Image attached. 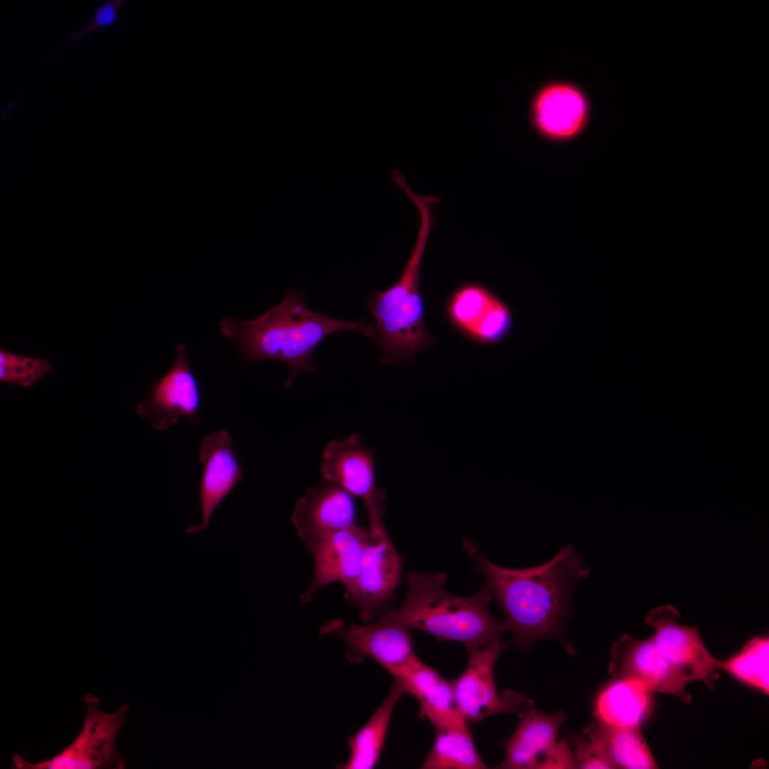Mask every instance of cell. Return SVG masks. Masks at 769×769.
<instances>
[{"label": "cell", "instance_id": "ba28073f", "mask_svg": "<svg viewBox=\"0 0 769 769\" xmlns=\"http://www.w3.org/2000/svg\"><path fill=\"white\" fill-rule=\"evenodd\" d=\"M375 464L373 451L362 444L359 434L353 433L325 446L320 468L323 480L363 501L372 533L385 528L382 518L386 511V494L375 484Z\"/></svg>", "mask_w": 769, "mask_h": 769}, {"label": "cell", "instance_id": "cb8c5ba5", "mask_svg": "<svg viewBox=\"0 0 769 769\" xmlns=\"http://www.w3.org/2000/svg\"><path fill=\"white\" fill-rule=\"evenodd\" d=\"M736 679L769 693V639L758 636L750 639L740 652L721 662Z\"/></svg>", "mask_w": 769, "mask_h": 769}, {"label": "cell", "instance_id": "7a4b0ae2", "mask_svg": "<svg viewBox=\"0 0 769 769\" xmlns=\"http://www.w3.org/2000/svg\"><path fill=\"white\" fill-rule=\"evenodd\" d=\"M222 334L235 341L246 363L278 360L288 367L285 388L303 371H315L314 352L330 334L355 330L372 338L373 327L363 320L345 321L310 310L303 296L293 288L276 306L251 320L225 317L219 323Z\"/></svg>", "mask_w": 769, "mask_h": 769}, {"label": "cell", "instance_id": "d4e9b609", "mask_svg": "<svg viewBox=\"0 0 769 769\" xmlns=\"http://www.w3.org/2000/svg\"><path fill=\"white\" fill-rule=\"evenodd\" d=\"M53 369L43 358L22 356L0 350V380L9 384L31 387Z\"/></svg>", "mask_w": 769, "mask_h": 769}, {"label": "cell", "instance_id": "ac0fdd59", "mask_svg": "<svg viewBox=\"0 0 769 769\" xmlns=\"http://www.w3.org/2000/svg\"><path fill=\"white\" fill-rule=\"evenodd\" d=\"M404 693L419 704V715L435 730L467 726L454 697L452 682L422 662L417 656L387 671Z\"/></svg>", "mask_w": 769, "mask_h": 769}, {"label": "cell", "instance_id": "484cf974", "mask_svg": "<svg viewBox=\"0 0 769 769\" xmlns=\"http://www.w3.org/2000/svg\"><path fill=\"white\" fill-rule=\"evenodd\" d=\"M575 768H613L601 746L585 728L570 738Z\"/></svg>", "mask_w": 769, "mask_h": 769}, {"label": "cell", "instance_id": "9a60e30c", "mask_svg": "<svg viewBox=\"0 0 769 769\" xmlns=\"http://www.w3.org/2000/svg\"><path fill=\"white\" fill-rule=\"evenodd\" d=\"M409 628L383 614L376 623L345 627L340 619L328 622L322 629L333 633L348 647V659L358 662L365 656L376 661L386 671L400 666L416 655Z\"/></svg>", "mask_w": 769, "mask_h": 769}, {"label": "cell", "instance_id": "e0dca14e", "mask_svg": "<svg viewBox=\"0 0 769 769\" xmlns=\"http://www.w3.org/2000/svg\"><path fill=\"white\" fill-rule=\"evenodd\" d=\"M232 444L231 434L224 429L203 438L198 451L203 464L199 487L202 523L188 528L187 533L206 530L214 511L244 477Z\"/></svg>", "mask_w": 769, "mask_h": 769}, {"label": "cell", "instance_id": "8992f818", "mask_svg": "<svg viewBox=\"0 0 769 769\" xmlns=\"http://www.w3.org/2000/svg\"><path fill=\"white\" fill-rule=\"evenodd\" d=\"M506 646L502 643L466 648V666L452 686L457 708L466 721L476 723L498 713L518 714L534 706L521 693L507 690L499 694L496 689L494 666Z\"/></svg>", "mask_w": 769, "mask_h": 769}, {"label": "cell", "instance_id": "6da1fadb", "mask_svg": "<svg viewBox=\"0 0 769 769\" xmlns=\"http://www.w3.org/2000/svg\"><path fill=\"white\" fill-rule=\"evenodd\" d=\"M463 547L503 610L518 649L525 650L536 640L560 633L573 586L590 572L571 545L545 563L518 570L492 563L471 539H465Z\"/></svg>", "mask_w": 769, "mask_h": 769}, {"label": "cell", "instance_id": "8fae6325", "mask_svg": "<svg viewBox=\"0 0 769 769\" xmlns=\"http://www.w3.org/2000/svg\"><path fill=\"white\" fill-rule=\"evenodd\" d=\"M202 392L199 380L189 360L187 347L179 343L175 360L168 372L152 382L145 399L139 403L137 412L150 419L157 430L169 429L184 417L189 423L200 421Z\"/></svg>", "mask_w": 769, "mask_h": 769}, {"label": "cell", "instance_id": "4fadbf2b", "mask_svg": "<svg viewBox=\"0 0 769 769\" xmlns=\"http://www.w3.org/2000/svg\"><path fill=\"white\" fill-rule=\"evenodd\" d=\"M371 535L360 573L345 592L350 604L360 609V618L365 622L380 614L391 600L402 567V560L386 528Z\"/></svg>", "mask_w": 769, "mask_h": 769}, {"label": "cell", "instance_id": "ffe728a7", "mask_svg": "<svg viewBox=\"0 0 769 769\" xmlns=\"http://www.w3.org/2000/svg\"><path fill=\"white\" fill-rule=\"evenodd\" d=\"M585 730L600 744L613 768H658L640 727H616L595 718Z\"/></svg>", "mask_w": 769, "mask_h": 769}, {"label": "cell", "instance_id": "44dd1931", "mask_svg": "<svg viewBox=\"0 0 769 769\" xmlns=\"http://www.w3.org/2000/svg\"><path fill=\"white\" fill-rule=\"evenodd\" d=\"M404 692L394 682L390 691L367 722L347 740L350 756L345 769H371L381 755L394 708Z\"/></svg>", "mask_w": 769, "mask_h": 769}, {"label": "cell", "instance_id": "5bb4252c", "mask_svg": "<svg viewBox=\"0 0 769 769\" xmlns=\"http://www.w3.org/2000/svg\"><path fill=\"white\" fill-rule=\"evenodd\" d=\"M291 520L310 550L327 536L357 525L354 497L337 484L321 479L297 500Z\"/></svg>", "mask_w": 769, "mask_h": 769}, {"label": "cell", "instance_id": "9c48e42d", "mask_svg": "<svg viewBox=\"0 0 769 769\" xmlns=\"http://www.w3.org/2000/svg\"><path fill=\"white\" fill-rule=\"evenodd\" d=\"M678 610L669 605L659 606L646 617L654 629L655 646L668 663L687 681H702L710 689L719 678L721 661L704 645L696 627L679 624Z\"/></svg>", "mask_w": 769, "mask_h": 769}, {"label": "cell", "instance_id": "7402d4cb", "mask_svg": "<svg viewBox=\"0 0 769 769\" xmlns=\"http://www.w3.org/2000/svg\"><path fill=\"white\" fill-rule=\"evenodd\" d=\"M585 113L580 95L567 86H555L545 90L537 103V117L547 134L566 137L580 128Z\"/></svg>", "mask_w": 769, "mask_h": 769}, {"label": "cell", "instance_id": "d6986e66", "mask_svg": "<svg viewBox=\"0 0 769 769\" xmlns=\"http://www.w3.org/2000/svg\"><path fill=\"white\" fill-rule=\"evenodd\" d=\"M650 693L617 679L604 687L595 703V718L610 726L640 727L652 708Z\"/></svg>", "mask_w": 769, "mask_h": 769}, {"label": "cell", "instance_id": "2e32d148", "mask_svg": "<svg viewBox=\"0 0 769 769\" xmlns=\"http://www.w3.org/2000/svg\"><path fill=\"white\" fill-rule=\"evenodd\" d=\"M371 539L370 529L355 525L327 536L311 548L313 577L300 600L310 601L320 589L335 582L342 583L345 589L349 587L360 573Z\"/></svg>", "mask_w": 769, "mask_h": 769}, {"label": "cell", "instance_id": "30bf717a", "mask_svg": "<svg viewBox=\"0 0 769 769\" xmlns=\"http://www.w3.org/2000/svg\"><path fill=\"white\" fill-rule=\"evenodd\" d=\"M445 315L454 330L481 345L502 342L513 325L510 307L477 281H467L456 287L446 300Z\"/></svg>", "mask_w": 769, "mask_h": 769}, {"label": "cell", "instance_id": "7c38bea8", "mask_svg": "<svg viewBox=\"0 0 769 769\" xmlns=\"http://www.w3.org/2000/svg\"><path fill=\"white\" fill-rule=\"evenodd\" d=\"M610 674L643 690L666 693L690 702L688 683L664 658L652 638L639 639L624 634L611 647Z\"/></svg>", "mask_w": 769, "mask_h": 769}, {"label": "cell", "instance_id": "603a6c76", "mask_svg": "<svg viewBox=\"0 0 769 769\" xmlns=\"http://www.w3.org/2000/svg\"><path fill=\"white\" fill-rule=\"evenodd\" d=\"M423 769H485L467 726L436 730Z\"/></svg>", "mask_w": 769, "mask_h": 769}, {"label": "cell", "instance_id": "5b68a950", "mask_svg": "<svg viewBox=\"0 0 769 769\" xmlns=\"http://www.w3.org/2000/svg\"><path fill=\"white\" fill-rule=\"evenodd\" d=\"M83 724L75 738L52 758L37 763L14 755L11 766L16 769H122L125 762L115 747L117 736L127 721L128 706L107 713L93 694L85 696Z\"/></svg>", "mask_w": 769, "mask_h": 769}, {"label": "cell", "instance_id": "277c9868", "mask_svg": "<svg viewBox=\"0 0 769 769\" xmlns=\"http://www.w3.org/2000/svg\"><path fill=\"white\" fill-rule=\"evenodd\" d=\"M407 579L408 591L401 606L383 614L440 642H458L466 648L502 644V634L509 627L490 613L493 597L487 585L475 595L460 597L444 588V572H411Z\"/></svg>", "mask_w": 769, "mask_h": 769}, {"label": "cell", "instance_id": "52a82bcc", "mask_svg": "<svg viewBox=\"0 0 769 769\" xmlns=\"http://www.w3.org/2000/svg\"><path fill=\"white\" fill-rule=\"evenodd\" d=\"M518 715L516 731L503 743L504 760L496 768H575L567 741L557 742L566 718L563 711L547 713L533 706Z\"/></svg>", "mask_w": 769, "mask_h": 769}, {"label": "cell", "instance_id": "3957f363", "mask_svg": "<svg viewBox=\"0 0 769 769\" xmlns=\"http://www.w3.org/2000/svg\"><path fill=\"white\" fill-rule=\"evenodd\" d=\"M409 199L420 217L411 254L397 281L385 291L372 293L365 301L376 320L372 339L383 349L380 362L398 366L411 364L416 352L436 340L425 326L420 285L423 257L435 226L431 209L440 200L416 193Z\"/></svg>", "mask_w": 769, "mask_h": 769}, {"label": "cell", "instance_id": "4316f807", "mask_svg": "<svg viewBox=\"0 0 769 769\" xmlns=\"http://www.w3.org/2000/svg\"><path fill=\"white\" fill-rule=\"evenodd\" d=\"M125 0L105 1L93 12L88 23L81 29L74 32L65 43L62 48L53 56L51 63L58 57L59 53L72 43L78 41L97 30L114 25L118 20L121 9L125 5Z\"/></svg>", "mask_w": 769, "mask_h": 769}]
</instances>
